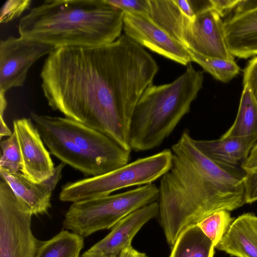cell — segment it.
<instances>
[{"mask_svg": "<svg viewBox=\"0 0 257 257\" xmlns=\"http://www.w3.org/2000/svg\"><path fill=\"white\" fill-rule=\"evenodd\" d=\"M159 66L125 35L96 47H62L46 58L41 88L49 106L131 151L128 131L135 107Z\"/></svg>", "mask_w": 257, "mask_h": 257, "instance_id": "1", "label": "cell"}, {"mask_svg": "<svg viewBox=\"0 0 257 257\" xmlns=\"http://www.w3.org/2000/svg\"><path fill=\"white\" fill-rule=\"evenodd\" d=\"M172 163L159 187V216L168 244L181 232L221 210L246 203L245 172L240 167L215 163L195 146L185 130L171 147Z\"/></svg>", "mask_w": 257, "mask_h": 257, "instance_id": "2", "label": "cell"}, {"mask_svg": "<svg viewBox=\"0 0 257 257\" xmlns=\"http://www.w3.org/2000/svg\"><path fill=\"white\" fill-rule=\"evenodd\" d=\"M123 16L105 0H47L21 18L18 32L55 49L100 46L121 36Z\"/></svg>", "mask_w": 257, "mask_h": 257, "instance_id": "3", "label": "cell"}, {"mask_svg": "<svg viewBox=\"0 0 257 257\" xmlns=\"http://www.w3.org/2000/svg\"><path fill=\"white\" fill-rule=\"evenodd\" d=\"M203 73L189 64L171 83L149 86L134 110L128 131L131 150L146 151L162 144L182 118L203 86Z\"/></svg>", "mask_w": 257, "mask_h": 257, "instance_id": "4", "label": "cell"}, {"mask_svg": "<svg viewBox=\"0 0 257 257\" xmlns=\"http://www.w3.org/2000/svg\"><path fill=\"white\" fill-rule=\"evenodd\" d=\"M50 153L86 176H96L128 163L131 151L104 134L73 119L31 112Z\"/></svg>", "mask_w": 257, "mask_h": 257, "instance_id": "5", "label": "cell"}, {"mask_svg": "<svg viewBox=\"0 0 257 257\" xmlns=\"http://www.w3.org/2000/svg\"><path fill=\"white\" fill-rule=\"evenodd\" d=\"M155 184L123 193L72 203L66 212L63 227L83 237L112 228L126 216L158 200Z\"/></svg>", "mask_w": 257, "mask_h": 257, "instance_id": "6", "label": "cell"}, {"mask_svg": "<svg viewBox=\"0 0 257 257\" xmlns=\"http://www.w3.org/2000/svg\"><path fill=\"white\" fill-rule=\"evenodd\" d=\"M172 163L171 150L165 149L108 173L67 183L61 189L59 199L74 203L108 196L129 187L152 184L169 171Z\"/></svg>", "mask_w": 257, "mask_h": 257, "instance_id": "7", "label": "cell"}, {"mask_svg": "<svg viewBox=\"0 0 257 257\" xmlns=\"http://www.w3.org/2000/svg\"><path fill=\"white\" fill-rule=\"evenodd\" d=\"M33 214L8 183L0 182V257H35L40 241L32 229Z\"/></svg>", "mask_w": 257, "mask_h": 257, "instance_id": "8", "label": "cell"}, {"mask_svg": "<svg viewBox=\"0 0 257 257\" xmlns=\"http://www.w3.org/2000/svg\"><path fill=\"white\" fill-rule=\"evenodd\" d=\"M55 48L34 40L10 36L0 42V94L24 85L30 67Z\"/></svg>", "mask_w": 257, "mask_h": 257, "instance_id": "9", "label": "cell"}, {"mask_svg": "<svg viewBox=\"0 0 257 257\" xmlns=\"http://www.w3.org/2000/svg\"><path fill=\"white\" fill-rule=\"evenodd\" d=\"M123 30L124 35L143 47L183 65L192 62L188 49L148 15L124 13Z\"/></svg>", "mask_w": 257, "mask_h": 257, "instance_id": "10", "label": "cell"}, {"mask_svg": "<svg viewBox=\"0 0 257 257\" xmlns=\"http://www.w3.org/2000/svg\"><path fill=\"white\" fill-rule=\"evenodd\" d=\"M182 43L188 50L203 56L234 60L227 44L223 22L213 10L202 13L187 23Z\"/></svg>", "mask_w": 257, "mask_h": 257, "instance_id": "11", "label": "cell"}, {"mask_svg": "<svg viewBox=\"0 0 257 257\" xmlns=\"http://www.w3.org/2000/svg\"><path fill=\"white\" fill-rule=\"evenodd\" d=\"M21 154V171L28 179L41 183L53 175L55 167L50 153L30 118L23 117L13 121Z\"/></svg>", "mask_w": 257, "mask_h": 257, "instance_id": "12", "label": "cell"}, {"mask_svg": "<svg viewBox=\"0 0 257 257\" xmlns=\"http://www.w3.org/2000/svg\"><path fill=\"white\" fill-rule=\"evenodd\" d=\"M65 164L61 162L55 167L50 178L41 183H35L18 172L11 173L0 169L2 180L6 182L18 199L35 215L48 213L51 206L52 192L61 179Z\"/></svg>", "mask_w": 257, "mask_h": 257, "instance_id": "13", "label": "cell"}, {"mask_svg": "<svg viewBox=\"0 0 257 257\" xmlns=\"http://www.w3.org/2000/svg\"><path fill=\"white\" fill-rule=\"evenodd\" d=\"M159 215V204L154 201L129 214L117 222L105 237L90 247L118 256L132 246L133 238L150 220Z\"/></svg>", "mask_w": 257, "mask_h": 257, "instance_id": "14", "label": "cell"}, {"mask_svg": "<svg viewBox=\"0 0 257 257\" xmlns=\"http://www.w3.org/2000/svg\"><path fill=\"white\" fill-rule=\"evenodd\" d=\"M223 23L227 44L234 57L247 59L257 55V6L234 12Z\"/></svg>", "mask_w": 257, "mask_h": 257, "instance_id": "15", "label": "cell"}, {"mask_svg": "<svg viewBox=\"0 0 257 257\" xmlns=\"http://www.w3.org/2000/svg\"><path fill=\"white\" fill-rule=\"evenodd\" d=\"M215 248L236 257H257V216L251 213L239 216Z\"/></svg>", "mask_w": 257, "mask_h": 257, "instance_id": "16", "label": "cell"}, {"mask_svg": "<svg viewBox=\"0 0 257 257\" xmlns=\"http://www.w3.org/2000/svg\"><path fill=\"white\" fill-rule=\"evenodd\" d=\"M257 141V134L246 136L220 138L213 140L193 139L196 148L212 161L238 166L247 158Z\"/></svg>", "mask_w": 257, "mask_h": 257, "instance_id": "17", "label": "cell"}, {"mask_svg": "<svg viewBox=\"0 0 257 257\" xmlns=\"http://www.w3.org/2000/svg\"><path fill=\"white\" fill-rule=\"evenodd\" d=\"M149 3L150 18L182 43L184 28L191 20L184 14L176 1L149 0Z\"/></svg>", "mask_w": 257, "mask_h": 257, "instance_id": "18", "label": "cell"}, {"mask_svg": "<svg viewBox=\"0 0 257 257\" xmlns=\"http://www.w3.org/2000/svg\"><path fill=\"white\" fill-rule=\"evenodd\" d=\"M214 245L197 225L190 226L179 235L169 257H213Z\"/></svg>", "mask_w": 257, "mask_h": 257, "instance_id": "19", "label": "cell"}, {"mask_svg": "<svg viewBox=\"0 0 257 257\" xmlns=\"http://www.w3.org/2000/svg\"><path fill=\"white\" fill-rule=\"evenodd\" d=\"M84 237L62 230L49 240L40 241L35 257H80Z\"/></svg>", "mask_w": 257, "mask_h": 257, "instance_id": "20", "label": "cell"}, {"mask_svg": "<svg viewBox=\"0 0 257 257\" xmlns=\"http://www.w3.org/2000/svg\"><path fill=\"white\" fill-rule=\"evenodd\" d=\"M257 134V103L249 90L243 86L235 119L221 137H241Z\"/></svg>", "mask_w": 257, "mask_h": 257, "instance_id": "21", "label": "cell"}, {"mask_svg": "<svg viewBox=\"0 0 257 257\" xmlns=\"http://www.w3.org/2000/svg\"><path fill=\"white\" fill-rule=\"evenodd\" d=\"M188 50L191 61L197 63L205 71L219 81L227 83L240 72V67L234 60L208 57Z\"/></svg>", "mask_w": 257, "mask_h": 257, "instance_id": "22", "label": "cell"}, {"mask_svg": "<svg viewBox=\"0 0 257 257\" xmlns=\"http://www.w3.org/2000/svg\"><path fill=\"white\" fill-rule=\"evenodd\" d=\"M234 220V218L231 216L229 211L221 210L205 217L197 225L215 246Z\"/></svg>", "mask_w": 257, "mask_h": 257, "instance_id": "23", "label": "cell"}, {"mask_svg": "<svg viewBox=\"0 0 257 257\" xmlns=\"http://www.w3.org/2000/svg\"><path fill=\"white\" fill-rule=\"evenodd\" d=\"M2 156L0 169L11 173L19 172L21 168L22 158L18 138L13 131L11 136L1 142Z\"/></svg>", "mask_w": 257, "mask_h": 257, "instance_id": "24", "label": "cell"}, {"mask_svg": "<svg viewBox=\"0 0 257 257\" xmlns=\"http://www.w3.org/2000/svg\"><path fill=\"white\" fill-rule=\"evenodd\" d=\"M31 0L7 1L1 8V23H7L19 18L31 5Z\"/></svg>", "mask_w": 257, "mask_h": 257, "instance_id": "25", "label": "cell"}, {"mask_svg": "<svg viewBox=\"0 0 257 257\" xmlns=\"http://www.w3.org/2000/svg\"><path fill=\"white\" fill-rule=\"evenodd\" d=\"M112 7L123 13L131 12L148 15L149 0H105Z\"/></svg>", "mask_w": 257, "mask_h": 257, "instance_id": "26", "label": "cell"}, {"mask_svg": "<svg viewBox=\"0 0 257 257\" xmlns=\"http://www.w3.org/2000/svg\"><path fill=\"white\" fill-rule=\"evenodd\" d=\"M243 86L248 88L257 103V56L251 59L243 70Z\"/></svg>", "mask_w": 257, "mask_h": 257, "instance_id": "27", "label": "cell"}, {"mask_svg": "<svg viewBox=\"0 0 257 257\" xmlns=\"http://www.w3.org/2000/svg\"><path fill=\"white\" fill-rule=\"evenodd\" d=\"M244 191L246 203L257 201V171L245 172Z\"/></svg>", "mask_w": 257, "mask_h": 257, "instance_id": "28", "label": "cell"}, {"mask_svg": "<svg viewBox=\"0 0 257 257\" xmlns=\"http://www.w3.org/2000/svg\"><path fill=\"white\" fill-rule=\"evenodd\" d=\"M239 0H211L212 10L221 17L228 14L237 6Z\"/></svg>", "mask_w": 257, "mask_h": 257, "instance_id": "29", "label": "cell"}, {"mask_svg": "<svg viewBox=\"0 0 257 257\" xmlns=\"http://www.w3.org/2000/svg\"><path fill=\"white\" fill-rule=\"evenodd\" d=\"M240 167L245 172L257 171V144L252 147L248 157L241 164Z\"/></svg>", "mask_w": 257, "mask_h": 257, "instance_id": "30", "label": "cell"}, {"mask_svg": "<svg viewBox=\"0 0 257 257\" xmlns=\"http://www.w3.org/2000/svg\"><path fill=\"white\" fill-rule=\"evenodd\" d=\"M146 254L140 252L132 246L123 250L118 257H144Z\"/></svg>", "mask_w": 257, "mask_h": 257, "instance_id": "31", "label": "cell"}, {"mask_svg": "<svg viewBox=\"0 0 257 257\" xmlns=\"http://www.w3.org/2000/svg\"><path fill=\"white\" fill-rule=\"evenodd\" d=\"M80 257H118L113 255L106 254L100 250L92 249L90 248L85 251Z\"/></svg>", "mask_w": 257, "mask_h": 257, "instance_id": "32", "label": "cell"}, {"mask_svg": "<svg viewBox=\"0 0 257 257\" xmlns=\"http://www.w3.org/2000/svg\"><path fill=\"white\" fill-rule=\"evenodd\" d=\"M144 257H149L146 254L145 255V256Z\"/></svg>", "mask_w": 257, "mask_h": 257, "instance_id": "33", "label": "cell"}]
</instances>
